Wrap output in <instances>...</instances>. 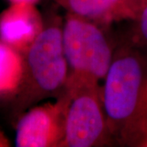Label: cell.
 Segmentation results:
<instances>
[{"label":"cell","instance_id":"6da1fadb","mask_svg":"<svg viewBox=\"0 0 147 147\" xmlns=\"http://www.w3.org/2000/svg\"><path fill=\"white\" fill-rule=\"evenodd\" d=\"M141 49L132 43L121 49L101 88L111 136L133 146L147 124V56Z\"/></svg>","mask_w":147,"mask_h":147},{"label":"cell","instance_id":"7a4b0ae2","mask_svg":"<svg viewBox=\"0 0 147 147\" xmlns=\"http://www.w3.org/2000/svg\"><path fill=\"white\" fill-rule=\"evenodd\" d=\"M63 26L53 19L44 27L24 57V77L16 96L22 110L42 98L65 92L69 68L63 46Z\"/></svg>","mask_w":147,"mask_h":147},{"label":"cell","instance_id":"3957f363","mask_svg":"<svg viewBox=\"0 0 147 147\" xmlns=\"http://www.w3.org/2000/svg\"><path fill=\"white\" fill-rule=\"evenodd\" d=\"M62 35L69 68L65 91L70 93L79 88L99 86L114 58L104 33L93 21L68 13Z\"/></svg>","mask_w":147,"mask_h":147},{"label":"cell","instance_id":"277c9868","mask_svg":"<svg viewBox=\"0 0 147 147\" xmlns=\"http://www.w3.org/2000/svg\"><path fill=\"white\" fill-rule=\"evenodd\" d=\"M70 95L63 147H94L105 145L111 136L102 103L100 86L87 87Z\"/></svg>","mask_w":147,"mask_h":147},{"label":"cell","instance_id":"5b68a950","mask_svg":"<svg viewBox=\"0 0 147 147\" xmlns=\"http://www.w3.org/2000/svg\"><path fill=\"white\" fill-rule=\"evenodd\" d=\"M69 100L70 95L65 91L56 101L28 110L17 123L16 146L63 147Z\"/></svg>","mask_w":147,"mask_h":147},{"label":"cell","instance_id":"8992f818","mask_svg":"<svg viewBox=\"0 0 147 147\" xmlns=\"http://www.w3.org/2000/svg\"><path fill=\"white\" fill-rule=\"evenodd\" d=\"M44 27L35 4L11 3L0 13V40L25 54Z\"/></svg>","mask_w":147,"mask_h":147},{"label":"cell","instance_id":"52a82bcc","mask_svg":"<svg viewBox=\"0 0 147 147\" xmlns=\"http://www.w3.org/2000/svg\"><path fill=\"white\" fill-rule=\"evenodd\" d=\"M68 13L96 23L134 21L142 5L137 0H55Z\"/></svg>","mask_w":147,"mask_h":147},{"label":"cell","instance_id":"ba28073f","mask_svg":"<svg viewBox=\"0 0 147 147\" xmlns=\"http://www.w3.org/2000/svg\"><path fill=\"white\" fill-rule=\"evenodd\" d=\"M23 77V55L0 40V100L16 98Z\"/></svg>","mask_w":147,"mask_h":147},{"label":"cell","instance_id":"9c48e42d","mask_svg":"<svg viewBox=\"0 0 147 147\" xmlns=\"http://www.w3.org/2000/svg\"><path fill=\"white\" fill-rule=\"evenodd\" d=\"M132 44L142 49L147 48V1L142 5L134 20Z\"/></svg>","mask_w":147,"mask_h":147},{"label":"cell","instance_id":"30bf717a","mask_svg":"<svg viewBox=\"0 0 147 147\" xmlns=\"http://www.w3.org/2000/svg\"><path fill=\"white\" fill-rule=\"evenodd\" d=\"M11 146L10 141L6 137L3 131L0 129V147H8Z\"/></svg>","mask_w":147,"mask_h":147},{"label":"cell","instance_id":"8fae6325","mask_svg":"<svg viewBox=\"0 0 147 147\" xmlns=\"http://www.w3.org/2000/svg\"><path fill=\"white\" fill-rule=\"evenodd\" d=\"M10 3H31L35 4L40 1V0H8Z\"/></svg>","mask_w":147,"mask_h":147},{"label":"cell","instance_id":"7c38bea8","mask_svg":"<svg viewBox=\"0 0 147 147\" xmlns=\"http://www.w3.org/2000/svg\"><path fill=\"white\" fill-rule=\"evenodd\" d=\"M137 1L138 2V3H140V4H141V5H142H142H143V4H144L146 2L147 0H137Z\"/></svg>","mask_w":147,"mask_h":147}]
</instances>
